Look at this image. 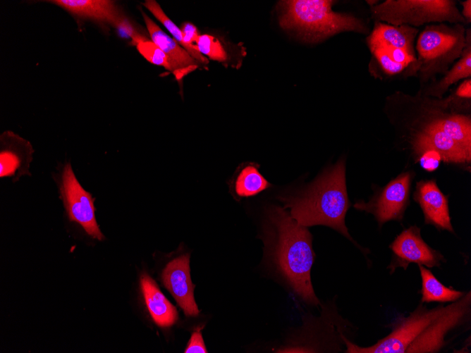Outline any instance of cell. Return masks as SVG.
<instances>
[{"instance_id":"1","label":"cell","mask_w":471,"mask_h":353,"mask_svg":"<svg viewBox=\"0 0 471 353\" xmlns=\"http://www.w3.org/2000/svg\"><path fill=\"white\" fill-rule=\"evenodd\" d=\"M262 239L265 259L275 273L304 302L320 304L311 281L315 254L307 227L283 207L271 205L265 210Z\"/></svg>"},{"instance_id":"2","label":"cell","mask_w":471,"mask_h":353,"mask_svg":"<svg viewBox=\"0 0 471 353\" xmlns=\"http://www.w3.org/2000/svg\"><path fill=\"white\" fill-rule=\"evenodd\" d=\"M279 200L299 224L325 225L343 235L366 253L350 235L345 223L350 206L345 183V163L340 159L304 189L281 195Z\"/></svg>"},{"instance_id":"3","label":"cell","mask_w":471,"mask_h":353,"mask_svg":"<svg viewBox=\"0 0 471 353\" xmlns=\"http://www.w3.org/2000/svg\"><path fill=\"white\" fill-rule=\"evenodd\" d=\"M334 3L331 0L281 1L277 6L280 26L295 30L302 40L312 43L344 31L367 32L360 19L334 12Z\"/></svg>"},{"instance_id":"4","label":"cell","mask_w":471,"mask_h":353,"mask_svg":"<svg viewBox=\"0 0 471 353\" xmlns=\"http://www.w3.org/2000/svg\"><path fill=\"white\" fill-rule=\"evenodd\" d=\"M465 44L462 24L426 26L417 40V58L411 66L412 74L418 73L420 80L427 82L437 74L445 73L460 58Z\"/></svg>"},{"instance_id":"5","label":"cell","mask_w":471,"mask_h":353,"mask_svg":"<svg viewBox=\"0 0 471 353\" xmlns=\"http://www.w3.org/2000/svg\"><path fill=\"white\" fill-rule=\"evenodd\" d=\"M372 18L392 25L420 26L434 22L468 23L450 0H386L372 4Z\"/></svg>"},{"instance_id":"6","label":"cell","mask_w":471,"mask_h":353,"mask_svg":"<svg viewBox=\"0 0 471 353\" xmlns=\"http://www.w3.org/2000/svg\"><path fill=\"white\" fill-rule=\"evenodd\" d=\"M418 30L377 22L367 39V45L382 71L389 75L403 72L416 61L414 42Z\"/></svg>"},{"instance_id":"7","label":"cell","mask_w":471,"mask_h":353,"mask_svg":"<svg viewBox=\"0 0 471 353\" xmlns=\"http://www.w3.org/2000/svg\"><path fill=\"white\" fill-rule=\"evenodd\" d=\"M446 306L429 309L420 303L408 316H399L391 324V331L376 344L359 347L343 337L345 352L348 353H405L413 340L440 314Z\"/></svg>"},{"instance_id":"8","label":"cell","mask_w":471,"mask_h":353,"mask_svg":"<svg viewBox=\"0 0 471 353\" xmlns=\"http://www.w3.org/2000/svg\"><path fill=\"white\" fill-rule=\"evenodd\" d=\"M58 182L69 220L78 223L94 239L103 240L104 236L95 217L94 199L82 187L69 162L60 172Z\"/></svg>"},{"instance_id":"9","label":"cell","mask_w":471,"mask_h":353,"mask_svg":"<svg viewBox=\"0 0 471 353\" xmlns=\"http://www.w3.org/2000/svg\"><path fill=\"white\" fill-rule=\"evenodd\" d=\"M471 292L469 290L459 299L447 305L410 345L405 353H436L446 345V337L453 330L461 326L470 317Z\"/></svg>"},{"instance_id":"10","label":"cell","mask_w":471,"mask_h":353,"mask_svg":"<svg viewBox=\"0 0 471 353\" xmlns=\"http://www.w3.org/2000/svg\"><path fill=\"white\" fill-rule=\"evenodd\" d=\"M412 178L411 172L403 173L376 193L369 202L359 200L353 207L372 214L379 227L392 220L400 222L410 203Z\"/></svg>"},{"instance_id":"11","label":"cell","mask_w":471,"mask_h":353,"mask_svg":"<svg viewBox=\"0 0 471 353\" xmlns=\"http://www.w3.org/2000/svg\"><path fill=\"white\" fill-rule=\"evenodd\" d=\"M393 252L387 268L390 273L398 268L406 270L410 264H417L429 268H439L446 262L444 255L430 247L422 239L420 228L412 225L403 230L389 245Z\"/></svg>"},{"instance_id":"12","label":"cell","mask_w":471,"mask_h":353,"mask_svg":"<svg viewBox=\"0 0 471 353\" xmlns=\"http://www.w3.org/2000/svg\"><path fill=\"white\" fill-rule=\"evenodd\" d=\"M162 282L188 316H195L199 309L194 299L190 277V254L179 255L169 261L162 272Z\"/></svg>"},{"instance_id":"13","label":"cell","mask_w":471,"mask_h":353,"mask_svg":"<svg viewBox=\"0 0 471 353\" xmlns=\"http://www.w3.org/2000/svg\"><path fill=\"white\" fill-rule=\"evenodd\" d=\"M413 199L423 212L425 224L432 225L439 230L454 233L448 198L441 192L434 180L417 182Z\"/></svg>"},{"instance_id":"14","label":"cell","mask_w":471,"mask_h":353,"mask_svg":"<svg viewBox=\"0 0 471 353\" xmlns=\"http://www.w3.org/2000/svg\"><path fill=\"white\" fill-rule=\"evenodd\" d=\"M432 120L415 136L412 143L414 154L418 157L423 152L432 150L447 163L470 162L471 153L458 145L437 125L434 120Z\"/></svg>"},{"instance_id":"15","label":"cell","mask_w":471,"mask_h":353,"mask_svg":"<svg viewBox=\"0 0 471 353\" xmlns=\"http://www.w3.org/2000/svg\"><path fill=\"white\" fill-rule=\"evenodd\" d=\"M0 143V177L13 178L16 181L22 175H30L29 166L33 154L30 143L12 131L3 132Z\"/></svg>"},{"instance_id":"16","label":"cell","mask_w":471,"mask_h":353,"mask_svg":"<svg viewBox=\"0 0 471 353\" xmlns=\"http://www.w3.org/2000/svg\"><path fill=\"white\" fill-rule=\"evenodd\" d=\"M152 41L166 54L177 80L195 70L198 63L174 39L165 33L142 10H140Z\"/></svg>"},{"instance_id":"17","label":"cell","mask_w":471,"mask_h":353,"mask_svg":"<svg viewBox=\"0 0 471 353\" xmlns=\"http://www.w3.org/2000/svg\"><path fill=\"white\" fill-rule=\"evenodd\" d=\"M48 1L78 18L111 26L123 13L116 3L110 0H51Z\"/></svg>"},{"instance_id":"18","label":"cell","mask_w":471,"mask_h":353,"mask_svg":"<svg viewBox=\"0 0 471 353\" xmlns=\"http://www.w3.org/2000/svg\"><path fill=\"white\" fill-rule=\"evenodd\" d=\"M140 287L147 310L154 323L169 327L178 319L176 307L166 299L155 282L147 274L140 278Z\"/></svg>"},{"instance_id":"19","label":"cell","mask_w":471,"mask_h":353,"mask_svg":"<svg viewBox=\"0 0 471 353\" xmlns=\"http://www.w3.org/2000/svg\"><path fill=\"white\" fill-rule=\"evenodd\" d=\"M255 162L240 164L228 182L229 191L236 200L255 196L269 189L271 184L259 171Z\"/></svg>"},{"instance_id":"20","label":"cell","mask_w":471,"mask_h":353,"mask_svg":"<svg viewBox=\"0 0 471 353\" xmlns=\"http://www.w3.org/2000/svg\"><path fill=\"white\" fill-rule=\"evenodd\" d=\"M465 39L466 44L460 59L444 73V76L439 82H434L425 89L426 95L441 98L451 85L460 80L470 78L471 39L470 30L466 31Z\"/></svg>"},{"instance_id":"21","label":"cell","mask_w":471,"mask_h":353,"mask_svg":"<svg viewBox=\"0 0 471 353\" xmlns=\"http://www.w3.org/2000/svg\"><path fill=\"white\" fill-rule=\"evenodd\" d=\"M418 267L422 280L421 303L453 302L465 295L464 292L445 286L425 266Z\"/></svg>"},{"instance_id":"22","label":"cell","mask_w":471,"mask_h":353,"mask_svg":"<svg viewBox=\"0 0 471 353\" xmlns=\"http://www.w3.org/2000/svg\"><path fill=\"white\" fill-rule=\"evenodd\" d=\"M437 125L458 145L471 153V121L470 116L454 114L434 119Z\"/></svg>"},{"instance_id":"23","label":"cell","mask_w":471,"mask_h":353,"mask_svg":"<svg viewBox=\"0 0 471 353\" xmlns=\"http://www.w3.org/2000/svg\"><path fill=\"white\" fill-rule=\"evenodd\" d=\"M196 46L203 56H207L211 60L226 63L229 59L228 52L224 43L215 36L201 35Z\"/></svg>"},{"instance_id":"24","label":"cell","mask_w":471,"mask_h":353,"mask_svg":"<svg viewBox=\"0 0 471 353\" xmlns=\"http://www.w3.org/2000/svg\"><path fill=\"white\" fill-rule=\"evenodd\" d=\"M142 5L166 27L173 39L190 54V49L184 42L181 29L166 16L160 5L154 0H146Z\"/></svg>"},{"instance_id":"25","label":"cell","mask_w":471,"mask_h":353,"mask_svg":"<svg viewBox=\"0 0 471 353\" xmlns=\"http://www.w3.org/2000/svg\"><path fill=\"white\" fill-rule=\"evenodd\" d=\"M114 27L118 36L125 39H130L133 45L148 41L145 34L140 31L135 25L123 13L115 22Z\"/></svg>"},{"instance_id":"26","label":"cell","mask_w":471,"mask_h":353,"mask_svg":"<svg viewBox=\"0 0 471 353\" xmlns=\"http://www.w3.org/2000/svg\"><path fill=\"white\" fill-rule=\"evenodd\" d=\"M136 47L139 53L147 61L171 71L167 56L152 41L142 42L137 44Z\"/></svg>"},{"instance_id":"27","label":"cell","mask_w":471,"mask_h":353,"mask_svg":"<svg viewBox=\"0 0 471 353\" xmlns=\"http://www.w3.org/2000/svg\"><path fill=\"white\" fill-rule=\"evenodd\" d=\"M471 98V80L470 78L465 80L458 88L455 92L447 97L445 100L441 102L443 107H451V109H456L462 107L464 104L466 106L467 100L470 101Z\"/></svg>"},{"instance_id":"28","label":"cell","mask_w":471,"mask_h":353,"mask_svg":"<svg viewBox=\"0 0 471 353\" xmlns=\"http://www.w3.org/2000/svg\"><path fill=\"white\" fill-rule=\"evenodd\" d=\"M418 160L424 170L431 172L439 167L441 159L436 151L428 150L421 154L418 156Z\"/></svg>"},{"instance_id":"29","label":"cell","mask_w":471,"mask_h":353,"mask_svg":"<svg viewBox=\"0 0 471 353\" xmlns=\"http://www.w3.org/2000/svg\"><path fill=\"white\" fill-rule=\"evenodd\" d=\"M185 353H206L207 350L201 333V328H197L191 335L190 341L185 348Z\"/></svg>"},{"instance_id":"30","label":"cell","mask_w":471,"mask_h":353,"mask_svg":"<svg viewBox=\"0 0 471 353\" xmlns=\"http://www.w3.org/2000/svg\"><path fill=\"white\" fill-rule=\"evenodd\" d=\"M463 10L460 13L464 19L470 23L471 20V1L467 0L462 3Z\"/></svg>"}]
</instances>
